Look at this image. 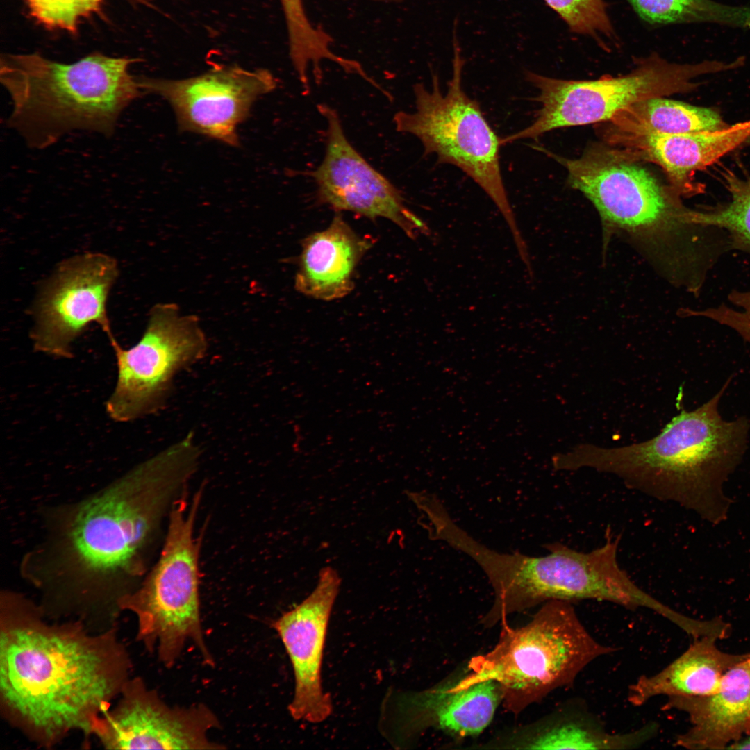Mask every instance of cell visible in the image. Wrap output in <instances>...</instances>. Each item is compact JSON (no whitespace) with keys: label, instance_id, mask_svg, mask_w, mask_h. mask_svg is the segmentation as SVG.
<instances>
[{"label":"cell","instance_id":"6","mask_svg":"<svg viewBox=\"0 0 750 750\" xmlns=\"http://www.w3.org/2000/svg\"><path fill=\"white\" fill-rule=\"evenodd\" d=\"M616 650L589 633L573 603L551 600L526 626L506 628L495 647L474 658L468 674L449 687L492 680L501 689L538 699L572 684L593 660Z\"/></svg>","mask_w":750,"mask_h":750},{"label":"cell","instance_id":"15","mask_svg":"<svg viewBox=\"0 0 750 750\" xmlns=\"http://www.w3.org/2000/svg\"><path fill=\"white\" fill-rule=\"evenodd\" d=\"M340 578L331 567L322 569L314 590L274 623L290 658L294 691L288 709L295 720L324 721L332 712L330 696L322 685L323 652L331 612Z\"/></svg>","mask_w":750,"mask_h":750},{"label":"cell","instance_id":"9","mask_svg":"<svg viewBox=\"0 0 750 750\" xmlns=\"http://www.w3.org/2000/svg\"><path fill=\"white\" fill-rule=\"evenodd\" d=\"M636 61V67L626 74L588 81L559 79L526 72V79L539 90L535 101L541 107L533 122L501 138V144L536 139L560 128L608 122L638 102L690 90L695 86L692 82L695 76L707 69H720L717 63L669 62L655 52Z\"/></svg>","mask_w":750,"mask_h":750},{"label":"cell","instance_id":"26","mask_svg":"<svg viewBox=\"0 0 750 750\" xmlns=\"http://www.w3.org/2000/svg\"><path fill=\"white\" fill-rule=\"evenodd\" d=\"M643 20L651 24L695 21L712 11L706 0H627Z\"/></svg>","mask_w":750,"mask_h":750},{"label":"cell","instance_id":"19","mask_svg":"<svg viewBox=\"0 0 750 750\" xmlns=\"http://www.w3.org/2000/svg\"><path fill=\"white\" fill-rule=\"evenodd\" d=\"M371 241L362 238L336 215L324 230L302 242L294 288L302 294L323 301L341 299L353 289V276Z\"/></svg>","mask_w":750,"mask_h":750},{"label":"cell","instance_id":"11","mask_svg":"<svg viewBox=\"0 0 750 750\" xmlns=\"http://www.w3.org/2000/svg\"><path fill=\"white\" fill-rule=\"evenodd\" d=\"M117 262L101 253H86L62 262L44 285L34 308V349L58 358L72 356L71 344L91 323L117 343L106 303L118 275Z\"/></svg>","mask_w":750,"mask_h":750},{"label":"cell","instance_id":"4","mask_svg":"<svg viewBox=\"0 0 750 750\" xmlns=\"http://www.w3.org/2000/svg\"><path fill=\"white\" fill-rule=\"evenodd\" d=\"M138 60L100 53L71 64L39 53L2 56L0 80L12 104L8 124L35 149L76 130L109 137L122 111L144 93L129 72Z\"/></svg>","mask_w":750,"mask_h":750},{"label":"cell","instance_id":"29","mask_svg":"<svg viewBox=\"0 0 750 750\" xmlns=\"http://www.w3.org/2000/svg\"><path fill=\"white\" fill-rule=\"evenodd\" d=\"M343 1H345V0H343ZM367 1H371L378 2V3H398V2H401V1H402L403 0H367Z\"/></svg>","mask_w":750,"mask_h":750},{"label":"cell","instance_id":"10","mask_svg":"<svg viewBox=\"0 0 750 750\" xmlns=\"http://www.w3.org/2000/svg\"><path fill=\"white\" fill-rule=\"evenodd\" d=\"M112 347L118 374L106 409L112 419L125 422L157 410L178 372L205 356L208 342L197 316L182 313L176 303H160L151 308L137 344Z\"/></svg>","mask_w":750,"mask_h":750},{"label":"cell","instance_id":"24","mask_svg":"<svg viewBox=\"0 0 750 750\" xmlns=\"http://www.w3.org/2000/svg\"><path fill=\"white\" fill-rule=\"evenodd\" d=\"M564 20L574 33L593 38L608 51L604 38H617L603 0H544Z\"/></svg>","mask_w":750,"mask_h":750},{"label":"cell","instance_id":"22","mask_svg":"<svg viewBox=\"0 0 750 750\" xmlns=\"http://www.w3.org/2000/svg\"><path fill=\"white\" fill-rule=\"evenodd\" d=\"M608 122L605 135H674L727 126L712 109L663 97L638 102L617 112Z\"/></svg>","mask_w":750,"mask_h":750},{"label":"cell","instance_id":"8","mask_svg":"<svg viewBox=\"0 0 750 750\" xmlns=\"http://www.w3.org/2000/svg\"><path fill=\"white\" fill-rule=\"evenodd\" d=\"M537 149L567 169L569 185L587 197L606 222L634 232L661 226L690 248L706 237V228L692 220L691 209L682 205L679 194L629 151L595 144L569 159Z\"/></svg>","mask_w":750,"mask_h":750},{"label":"cell","instance_id":"3","mask_svg":"<svg viewBox=\"0 0 750 750\" xmlns=\"http://www.w3.org/2000/svg\"><path fill=\"white\" fill-rule=\"evenodd\" d=\"M731 379L701 406L683 409L656 437L613 448L578 444L557 454V467L615 475L629 489L722 523L731 504L724 485L743 458L750 430L746 417L726 421L719 413Z\"/></svg>","mask_w":750,"mask_h":750},{"label":"cell","instance_id":"13","mask_svg":"<svg viewBox=\"0 0 750 750\" xmlns=\"http://www.w3.org/2000/svg\"><path fill=\"white\" fill-rule=\"evenodd\" d=\"M218 727L206 706H169L142 678L131 677L115 706L101 716L93 736L107 749H222L208 735Z\"/></svg>","mask_w":750,"mask_h":750},{"label":"cell","instance_id":"14","mask_svg":"<svg viewBox=\"0 0 750 750\" xmlns=\"http://www.w3.org/2000/svg\"><path fill=\"white\" fill-rule=\"evenodd\" d=\"M317 109L326 122V150L321 164L307 174L317 185L318 200L338 211L385 218L413 240L419 233L429 235V228L406 207L400 191L349 142L336 110L324 103Z\"/></svg>","mask_w":750,"mask_h":750},{"label":"cell","instance_id":"12","mask_svg":"<svg viewBox=\"0 0 750 750\" xmlns=\"http://www.w3.org/2000/svg\"><path fill=\"white\" fill-rule=\"evenodd\" d=\"M146 93L160 95L173 108L178 127L232 146L239 144L238 126L249 115L253 103L276 87L265 69L216 66L182 80L137 78Z\"/></svg>","mask_w":750,"mask_h":750},{"label":"cell","instance_id":"28","mask_svg":"<svg viewBox=\"0 0 750 750\" xmlns=\"http://www.w3.org/2000/svg\"><path fill=\"white\" fill-rule=\"evenodd\" d=\"M726 749H750V734L731 744Z\"/></svg>","mask_w":750,"mask_h":750},{"label":"cell","instance_id":"20","mask_svg":"<svg viewBox=\"0 0 750 750\" xmlns=\"http://www.w3.org/2000/svg\"><path fill=\"white\" fill-rule=\"evenodd\" d=\"M719 638L705 635L660 672L643 675L631 685L628 701L640 706L658 696L701 697L717 691L726 673L750 653L733 654L716 645Z\"/></svg>","mask_w":750,"mask_h":750},{"label":"cell","instance_id":"21","mask_svg":"<svg viewBox=\"0 0 750 750\" xmlns=\"http://www.w3.org/2000/svg\"><path fill=\"white\" fill-rule=\"evenodd\" d=\"M658 731L651 722L633 731L612 733L583 706L572 704L526 743L531 749L619 750L639 748Z\"/></svg>","mask_w":750,"mask_h":750},{"label":"cell","instance_id":"25","mask_svg":"<svg viewBox=\"0 0 750 750\" xmlns=\"http://www.w3.org/2000/svg\"><path fill=\"white\" fill-rule=\"evenodd\" d=\"M146 3L145 0H133ZM32 17L51 30L76 33L79 24L101 12L104 0H25Z\"/></svg>","mask_w":750,"mask_h":750},{"label":"cell","instance_id":"27","mask_svg":"<svg viewBox=\"0 0 750 750\" xmlns=\"http://www.w3.org/2000/svg\"><path fill=\"white\" fill-rule=\"evenodd\" d=\"M731 305L722 303L700 310H685L686 316L701 317L728 327L750 344V290H732L727 295Z\"/></svg>","mask_w":750,"mask_h":750},{"label":"cell","instance_id":"7","mask_svg":"<svg viewBox=\"0 0 750 750\" xmlns=\"http://www.w3.org/2000/svg\"><path fill=\"white\" fill-rule=\"evenodd\" d=\"M453 74L443 94L437 74L431 87L422 83L413 87L415 110L399 111L394 116L395 128L417 137L424 156L434 153L438 163L461 169L491 198L506 221L517 251L526 249L503 184L499 138L484 117L479 103L464 91V60L456 38L453 39Z\"/></svg>","mask_w":750,"mask_h":750},{"label":"cell","instance_id":"2","mask_svg":"<svg viewBox=\"0 0 750 750\" xmlns=\"http://www.w3.org/2000/svg\"><path fill=\"white\" fill-rule=\"evenodd\" d=\"M0 705L6 719L51 748L72 732L93 736L131 678L117 627L94 631L74 619L50 622L40 606L1 594Z\"/></svg>","mask_w":750,"mask_h":750},{"label":"cell","instance_id":"16","mask_svg":"<svg viewBox=\"0 0 750 750\" xmlns=\"http://www.w3.org/2000/svg\"><path fill=\"white\" fill-rule=\"evenodd\" d=\"M663 709L682 711L689 717L691 726L677 737L676 747L726 749L750 734V654L726 673L715 692L669 697Z\"/></svg>","mask_w":750,"mask_h":750},{"label":"cell","instance_id":"1","mask_svg":"<svg viewBox=\"0 0 750 750\" xmlns=\"http://www.w3.org/2000/svg\"><path fill=\"white\" fill-rule=\"evenodd\" d=\"M200 457L186 435L53 515L45 541L22 563L47 615H72L95 630L117 625L119 603L142 581L162 521L186 492Z\"/></svg>","mask_w":750,"mask_h":750},{"label":"cell","instance_id":"23","mask_svg":"<svg viewBox=\"0 0 750 750\" xmlns=\"http://www.w3.org/2000/svg\"><path fill=\"white\" fill-rule=\"evenodd\" d=\"M728 201L699 210H692V219L698 224L724 230L732 250L750 254V177L728 178Z\"/></svg>","mask_w":750,"mask_h":750},{"label":"cell","instance_id":"17","mask_svg":"<svg viewBox=\"0 0 750 750\" xmlns=\"http://www.w3.org/2000/svg\"><path fill=\"white\" fill-rule=\"evenodd\" d=\"M501 689L494 681L487 680L458 690L447 687L399 695L392 703V734L401 737L430 723L460 736L479 734L493 719Z\"/></svg>","mask_w":750,"mask_h":750},{"label":"cell","instance_id":"5","mask_svg":"<svg viewBox=\"0 0 750 750\" xmlns=\"http://www.w3.org/2000/svg\"><path fill=\"white\" fill-rule=\"evenodd\" d=\"M203 489L194 494L190 507L188 492L169 512L166 538L155 566L138 588L124 597L119 607L136 617V639L159 661L172 667L188 642L214 665L204 641L199 601V559L201 536L194 537V524Z\"/></svg>","mask_w":750,"mask_h":750},{"label":"cell","instance_id":"18","mask_svg":"<svg viewBox=\"0 0 750 750\" xmlns=\"http://www.w3.org/2000/svg\"><path fill=\"white\" fill-rule=\"evenodd\" d=\"M749 137L750 120L715 131L624 135L620 145L642 161L660 166L679 195H690L702 190L692 182L697 171L711 165Z\"/></svg>","mask_w":750,"mask_h":750}]
</instances>
